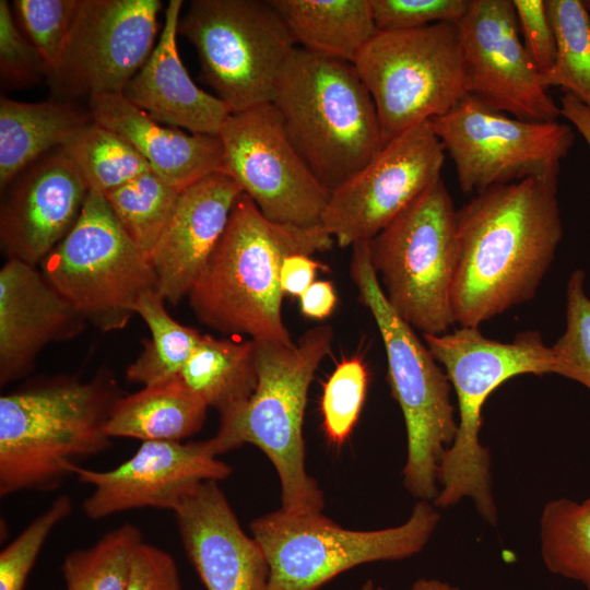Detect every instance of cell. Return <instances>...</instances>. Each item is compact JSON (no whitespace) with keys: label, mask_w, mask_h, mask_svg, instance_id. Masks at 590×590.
Segmentation results:
<instances>
[{"label":"cell","mask_w":590,"mask_h":590,"mask_svg":"<svg viewBox=\"0 0 590 590\" xmlns=\"http://www.w3.org/2000/svg\"><path fill=\"white\" fill-rule=\"evenodd\" d=\"M556 193L526 179L487 189L457 210L455 323L479 328L534 297L563 237Z\"/></svg>","instance_id":"1"},{"label":"cell","mask_w":590,"mask_h":590,"mask_svg":"<svg viewBox=\"0 0 590 590\" xmlns=\"http://www.w3.org/2000/svg\"><path fill=\"white\" fill-rule=\"evenodd\" d=\"M334 239L321 225L269 220L245 192L188 294L198 319L225 334L284 345L293 340L283 322L280 271L285 258L327 251Z\"/></svg>","instance_id":"2"},{"label":"cell","mask_w":590,"mask_h":590,"mask_svg":"<svg viewBox=\"0 0 590 590\" xmlns=\"http://www.w3.org/2000/svg\"><path fill=\"white\" fill-rule=\"evenodd\" d=\"M121 397L108 373L56 377L0 398V496L58 488L110 447L105 424Z\"/></svg>","instance_id":"3"},{"label":"cell","mask_w":590,"mask_h":590,"mask_svg":"<svg viewBox=\"0 0 590 590\" xmlns=\"http://www.w3.org/2000/svg\"><path fill=\"white\" fill-rule=\"evenodd\" d=\"M423 338L450 380L459 413L455 440L439 465L440 487L433 504L448 508L469 498L480 517L496 526L491 453L480 439L482 409L489 394L512 377L556 374L552 346L536 331L520 332L514 341L504 343L473 327Z\"/></svg>","instance_id":"4"},{"label":"cell","mask_w":590,"mask_h":590,"mask_svg":"<svg viewBox=\"0 0 590 590\" xmlns=\"http://www.w3.org/2000/svg\"><path fill=\"white\" fill-rule=\"evenodd\" d=\"M271 104L292 144L330 192L386 144L374 101L354 63L296 47Z\"/></svg>","instance_id":"5"},{"label":"cell","mask_w":590,"mask_h":590,"mask_svg":"<svg viewBox=\"0 0 590 590\" xmlns=\"http://www.w3.org/2000/svg\"><path fill=\"white\" fill-rule=\"evenodd\" d=\"M333 330L321 324L290 345L256 341L257 387L235 412L221 416L211 439L219 455L251 444L273 464L281 483L282 507L293 514H317L323 494L307 473L303 437L308 388L329 354Z\"/></svg>","instance_id":"6"},{"label":"cell","mask_w":590,"mask_h":590,"mask_svg":"<svg viewBox=\"0 0 590 590\" xmlns=\"http://www.w3.org/2000/svg\"><path fill=\"white\" fill-rule=\"evenodd\" d=\"M352 248L351 278L380 332L391 392L405 422L403 484L418 500L433 502L442 456L458 429L451 384L414 329L389 305L370 261L369 240Z\"/></svg>","instance_id":"7"},{"label":"cell","mask_w":590,"mask_h":590,"mask_svg":"<svg viewBox=\"0 0 590 590\" xmlns=\"http://www.w3.org/2000/svg\"><path fill=\"white\" fill-rule=\"evenodd\" d=\"M439 518L433 502L418 500L405 522L358 531L340 527L322 512L293 514L280 508L255 519L250 531L269 567V590H319L355 566L420 553Z\"/></svg>","instance_id":"8"},{"label":"cell","mask_w":590,"mask_h":590,"mask_svg":"<svg viewBox=\"0 0 590 590\" xmlns=\"http://www.w3.org/2000/svg\"><path fill=\"white\" fill-rule=\"evenodd\" d=\"M456 225L457 210L440 178L369 240L370 261L389 305L423 334L447 333L455 323Z\"/></svg>","instance_id":"9"},{"label":"cell","mask_w":590,"mask_h":590,"mask_svg":"<svg viewBox=\"0 0 590 590\" xmlns=\"http://www.w3.org/2000/svg\"><path fill=\"white\" fill-rule=\"evenodd\" d=\"M354 66L385 142L448 113L469 94L457 23L377 32Z\"/></svg>","instance_id":"10"},{"label":"cell","mask_w":590,"mask_h":590,"mask_svg":"<svg viewBox=\"0 0 590 590\" xmlns=\"http://www.w3.org/2000/svg\"><path fill=\"white\" fill-rule=\"evenodd\" d=\"M178 34L194 46L201 79L231 113L271 103L296 48L269 0H193Z\"/></svg>","instance_id":"11"},{"label":"cell","mask_w":590,"mask_h":590,"mask_svg":"<svg viewBox=\"0 0 590 590\" xmlns=\"http://www.w3.org/2000/svg\"><path fill=\"white\" fill-rule=\"evenodd\" d=\"M42 267L47 282L103 331L125 328L140 296L157 290L150 261L95 190L88 191L75 224Z\"/></svg>","instance_id":"12"},{"label":"cell","mask_w":590,"mask_h":590,"mask_svg":"<svg viewBox=\"0 0 590 590\" xmlns=\"http://www.w3.org/2000/svg\"><path fill=\"white\" fill-rule=\"evenodd\" d=\"M429 121L464 193L526 179L557 188L562 161L575 141L569 125L518 119L471 94Z\"/></svg>","instance_id":"13"},{"label":"cell","mask_w":590,"mask_h":590,"mask_svg":"<svg viewBox=\"0 0 590 590\" xmlns=\"http://www.w3.org/2000/svg\"><path fill=\"white\" fill-rule=\"evenodd\" d=\"M219 137L222 172L264 216L284 224L320 225L330 191L296 151L271 103L232 113Z\"/></svg>","instance_id":"14"},{"label":"cell","mask_w":590,"mask_h":590,"mask_svg":"<svg viewBox=\"0 0 590 590\" xmlns=\"http://www.w3.org/2000/svg\"><path fill=\"white\" fill-rule=\"evenodd\" d=\"M445 158L430 121L409 129L330 192L320 225L341 247L371 240L441 178Z\"/></svg>","instance_id":"15"},{"label":"cell","mask_w":590,"mask_h":590,"mask_svg":"<svg viewBox=\"0 0 590 590\" xmlns=\"http://www.w3.org/2000/svg\"><path fill=\"white\" fill-rule=\"evenodd\" d=\"M158 0H80L70 38L47 81L73 98L121 94L153 51Z\"/></svg>","instance_id":"16"},{"label":"cell","mask_w":590,"mask_h":590,"mask_svg":"<svg viewBox=\"0 0 590 590\" xmlns=\"http://www.w3.org/2000/svg\"><path fill=\"white\" fill-rule=\"evenodd\" d=\"M457 24L469 94L522 120L562 117L519 37L512 0H471Z\"/></svg>","instance_id":"17"},{"label":"cell","mask_w":590,"mask_h":590,"mask_svg":"<svg viewBox=\"0 0 590 590\" xmlns=\"http://www.w3.org/2000/svg\"><path fill=\"white\" fill-rule=\"evenodd\" d=\"M217 456L211 438L143 441L115 469L96 471L76 465L73 474L79 482L94 487L82 510L93 520L146 507L174 511L203 482H217L232 473Z\"/></svg>","instance_id":"18"},{"label":"cell","mask_w":590,"mask_h":590,"mask_svg":"<svg viewBox=\"0 0 590 590\" xmlns=\"http://www.w3.org/2000/svg\"><path fill=\"white\" fill-rule=\"evenodd\" d=\"M0 212V241L8 259L42 263L75 224L90 191L59 148L12 182Z\"/></svg>","instance_id":"19"},{"label":"cell","mask_w":590,"mask_h":590,"mask_svg":"<svg viewBox=\"0 0 590 590\" xmlns=\"http://www.w3.org/2000/svg\"><path fill=\"white\" fill-rule=\"evenodd\" d=\"M188 559L206 590H269V567L215 481H206L173 511Z\"/></svg>","instance_id":"20"},{"label":"cell","mask_w":590,"mask_h":590,"mask_svg":"<svg viewBox=\"0 0 590 590\" xmlns=\"http://www.w3.org/2000/svg\"><path fill=\"white\" fill-rule=\"evenodd\" d=\"M243 192L239 184L223 172L210 174L180 190L150 258L157 290L165 300L176 304L188 296Z\"/></svg>","instance_id":"21"},{"label":"cell","mask_w":590,"mask_h":590,"mask_svg":"<svg viewBox=\"0 0 590 590\" xmlns=\"http://www.w3.org/2000/svg\"><path fill=\"white\" fill-rule=\"evenodd\" d=\"M85 323L35 266L8 259L0 270V384L24 376L46 344L76 337Z\"/></svg>","instance_id":"22"},{"label":"cell","mask_w":590,"mask_h":590,"mask_svg":"<svg viewBox=\"0 0 590 590\" xmlns=\"http://www.w3.org/2000/svg\"><path fill=\"white\" fill-rule=\"evenodd\" d=\"M182 3L168 2L156 46L121 94L161 123L219 135L232 113L217 96L194 84L179 57L177 35Z\"/></svg>","instance_id":"23"},{"label":"cell","mask_w":590,"mask_h":590,"mask_svg":"<svg viewBox=\"0 0 590 590\" xmlns=\"http://www.w3.org/2000/svg\"><path fill=\"white\" fill-rule=\"evenodd\" d=\"M88 99L93 121L127 140L154 173L177 189L222 172L223 146L219 135L165 127L122 94H98Z\"/></svg>","instance_id":"24"},{"label":"cell","mask_w":590,"mask_h":590,"mask_svg":"<svg viewBox=\"0 0 590 590\" xmlns=\"http://www.w3.org/2000/svg\"><path fill=\"white\" fill-rule=\"evenodd\" d=\"M90 111L72 102H17L0 99V188L56 146H63L92 122Z\"/></svg>","instance_id":"25"},{"label":"cell","mask_w":590,"mask_h":590,"mask_svg":"<svg viewBox=\"0 0 590 590\" xmlns=\"http://www.w3.org/2000/svg\"><path fill=\"white\" fill-rule=\"evenodd\" d=\"M209 406L180 375L120 397L105 424L110 438L181 441L199 432Z\"/></svg>","instance_id":"26"},{"label":"cell","mask_w":590,"mask_h":590,"mask_svg":"<svg viewBox=\"0 0 590 590\" xmlns=\"http://www.w3.org/2000/svg\"><path fill=\"white\" fill-rule=\"evenodd\" d=\"M296 47L354 63L377 34L370 0H269Z\"/></svg>","instance_id":"27"},{"label":"cell","mask_w":590,"mask_h":590,"mask_svg":"<svg viewBox=\"0 0 590 590\" xmlns=\"http://www.w3.org/2000/svg\"><path fill=\"white\" fill-rule=\"evenodd\" d=\"M180 377L209 408L231 414L256 390L257 343L202 334Z\"/></svg>","instance_id":"28"},{"label":"cell","mask_w":590,"mask_h":590,"mask_svg":"<svg viewBox=\"0 0 590 590\" xmlns=\"http://www.w3.org/2000/svg\"><path fill=\"white\" fill-rule=\"evenodd\" d=\"M158 290L144 292L134 306L148 324L151 339L143 342V351L128 367V380L144 386L180 375L184 366L198 346L202 334L172 318Z\"/></svg>","instance_id":"29"},{"label":"cell","mask_w":590,"mask_h":590,"mask_svg":"<svg viewBox=\"0 0 590 590\" xmlns=\"http://www.w3.org/2000/svg\"><path fill=\"white\" fill-rule=\"evenodd\" d=\"M542 560L552 574L590 590V498L547 502L540 516Z\"/></svg>","instance_id":"30"},{"label":"cell","mask_w":590,"mask_h":590,"mask_svg":"<svg viewBox=\"0 0 590 590\" xmlns=\"http://www.w3.org/2000/svg\"><path fill=\"white\" fill-rule=\"evenodd\" d=\"M90 190L103 194L153 170L122 137L92 121L63 146Z\"/></svg>","instance_id":"31"},{"label":"cell","mask_w":590,"mask_h":590,"mask_svg":"<svg viewBox=\"0 0 590 590\" xmlns=\"http://www.w3.org/2000/svg\"><path fill=\"white\" fill-rule=\"evenodd\" d=\"M179 192L150 170L104 196L126 234L150 261Z\"/></svg>","instance_id":"32"},{"label":"cell","mask_w":590,"mask_h":590,"mask_svg":"<svg viewBox=\"0 0 590 590\" xmlns=\"http://www.w3.org/2000/svg\"><path fill=\"white\" fill-rule=\"evenodd\" d=\"M556 38V60L542 78L590 108V17L581 0H545Z\"/></svg>","instance_id":"33"},{"label":"cell","mask_w":590,"mask_h":590,"mask_svg":"<svg viewBox=\"0 0 590 590\" xmlns=\"http://www.w3.org/2000/svg\"><path fill=\"white\" fill-rule=\"evenodd\" d=\"M142 542L139 528L126 522L94 545L70 552L61 566L66 590H126L134 552Z\"/></svg>","instance_id":"34"},{"label":"cell","mask_w":590,"mask_h":590,"mask_svg":"<svg viewBox=\"0 0 590 590\" xmlns=\"http://www.w3.org/2000/svg\"><path fill=\"white\" fill-rule=\"evenodd\" d=\"M585 273L575 270L566 288V328L552 346L556 374L590 390V297L585 291Z\"/></svg>","instance_id":"35"},{"label":"cell","mask_w":590,"mask_h":590,"mask_svg":"<svg viewBox=\"0 0 590 590\" xmlns=\"http://www.w3.org/2000/svg\"><path fill=\"white\" fill-rule=\"evenodd\" d=\"M367 382L365 364L353 356L340 362L324 384L321 398L323 429L333 445H342L356 424Z\"/></svg>","instance_id":"36"},{"label":"cell","mask_w":590,"mask_h":590,"mask_svg":"<svg viewBox=\"0 0 590 590\" xmlns=\"http://www.w3.org/2000/svg\"><path fill=\"white\" fill-rule=\"evenodd\" d=\"M13 5L28 40L54 72L67 48L80 0H15Z\"/></svg>","instance_id":"37"},{"label":"cell","mask_w":590,"mask_h":590,"mask_svg":"<svg viewBox=\"0 0 590 590\" xmlns=\"http://www.w3.org/2000/svg\"><path fill=\"white\" fill-rule=\"evenodd\" d=\"M72 511L61 494L0 553V590H24L26 579L54 528Z\"/></svg>","instance_id":"38"},{"label":"cell","mask_w":590,"mask_h":590,"mask_svg":"<svg viewBox=\"0 0 590 590\" xmlns=\"http://www.w3.org/2000/svg\"><path fill=\"white\" fill-rule=\"evenodd\" d=\"M471 0H370L378 32L415 30L432 24L459 23Z\"/></svg>","instance_id":"39"},{"label":"cell","mask_w":590,"mask_h":590,"mask_svg":"<svg viewBox=\"0 0 590 590\" xmlns=\"http://www.w3.org/2000/svg\"><path fill=\"white\" fill-rule=\"evenodd\" d=\"M50 70L39 52L17 30L10 4L0 1V76L10 87H24L48 79Z\"/></svg>","instance_id":"40"},{"label":"cell","mask_w":590,"mask_h":590,"mask_svg":"<svg viewBox=\"0 0 590 590\" xmlns=\"http://www.w3.org/2000/svg\"><path fill=\"white\" fill-rule=\"evenodd\" d=\"M523 46L541 76H545L556 60V38L545 0H512Z\"/></svg>","instance_id":"41"},{"label":"cell","mask_w":590,"mask_h":590,"mask_svg":"<svg viewBox=\"0 0 590 590\" xmlns=\"http://www.w3.org/2000/svg\"><path fill=\"white\" fill-rule=\"evenodd\" d=\"M126 590H181L174 558L143 541L134 552Z\"/></svg>","instance_id":"42"},{"label":"cell","mask_w":590,"mask_h":590,"mask_svg":"<svg viewBox=\"0 0 590 590\" xmlns=\"http://www.w3.org/2000/svg\"><path fill=\"white\" fill-rule=\"evenodd\" d=\"M321 264L308 255H292L284 259L280 282L284 294L300 296L315 281L317 269Z\"/></svg>","instance_id":"43"},{"label":"cell","mask_w":590,"mask_h":590,"mask_svg":"<svg viewBox=\"0 0 590 590\" xmlns=\"http://www.w3.org/2000/svg\"><path fill=\"white\" fill-rule=\"evenodd\" d=\"M302 312L312 319H324L331 315L337 296L328 281L314 282L300 296Z\"/></svg>","instance_id":"44"},{"label":"cell","mask_w":590,"mask_h":590,"mask_svg":"<svg viewBox=\"0 0 590 590\" xmlns=\"http://www.w3.org/2000/svg\"><path fill=\"white\" fill-rule=\"evenodd\" d=\"M559 108L562 117L575 127L590 149V108L569 93L560 96Z\"/></svg>","instance_id":"45"},{"label":"cell","mask_w":590,"mask_h":590,"mask_svg":"<svg viewBox=\"0 0 590 590\" xmlns=\"http://www.w3.org/2000/svg\"><path fill=\"white\" fill-rule=\"evenodd\" d=\"M408 590H460L459 588L432 578H420L414 581Z\"/></svg>","instance_id":"46"},{"label":"cell","mask_w":590,"mask_h":590,"mask_svg":"<svg viewBox=\"0 0 590 590\" xmlns=\"http://www.w3.org/2000/svg\"><path fill=\"white\" fill-rule=\"evenodd\" d=\"M361 590H385L380 586H377L373 580H367L363 586L361 587Z\"/></svg>","instance_id":"47"},{"label":"cell","mask_w":590,"mask_h":590,"mask_svg":"<svg viewBox=\"0 0 590 590\" xmlns=\"http://www.w3.org/2000/svg\"><path fill=\"white\" fill-rule=\"evenodd\" d=\"M583 3H585V7H586V9H587V11L589 13V17H590V0H586V1H583Z\"/></svg>","instance_id":"48"}]
</instances>
